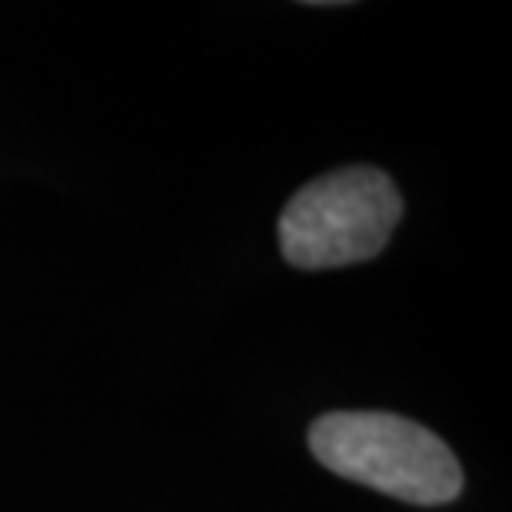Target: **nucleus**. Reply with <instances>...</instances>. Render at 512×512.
<instances>
[{
    "label": "nucleus",
    "mask_w": 512,
    "mask_h": 512,
    "mask_svg": "<svg viewBox=\"0 0 512 512\" xmlns=\"http://www.w3.org/2000/svg\"><path fill=\"white\" fill-rule=\"evenodd\" d=\"M310 449L330 473L403 503L439 506L463 489L453 449L393 413H326L310 429Z\"/></svg>",
    "instance_id": "obj_1"
},
{
    "label": "nucleus",
    "mask_w": 512,
    "mask_h": 512,
    "mask_svg": "<svg viewBox=\"0 0 512 512\" xmlns=\"http://www.w3.org/2000/svg\"><path fill=\"white\" fill-rule=\"evenodd\" d=\"M403 203L376 167H346L306 183L280 217V247L293 266L330 270L380 253Z\"/></svg>",
    "instance_id": "obj_2"
}]
</instances>
